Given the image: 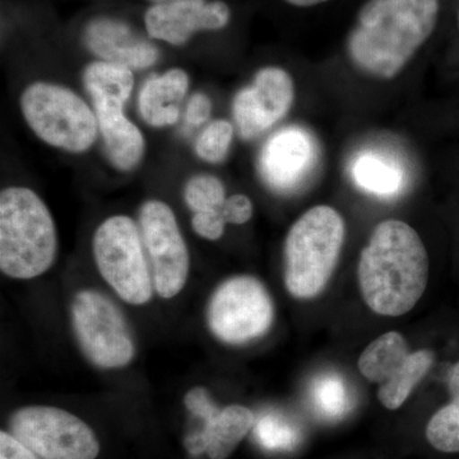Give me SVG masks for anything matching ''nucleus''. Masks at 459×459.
<instances>
[{
    "instance_id": "2f4dec72",
    "label": "nucleus",
    "mask_w": 459,
    "mask_h": 459,
    "mask_svg": "<svg viewBox=\"0 0 459 459\" xmlns=\"http://www.w3.org/2000/svg\"><path fill=\"white\" fill-rule=\"evenodd\" d=\"M153 4H161V3L174 2V0H150Z\"/></svg>"
},
{
    "instance_id": "6ab92c4d",
    "label": "nucleus",
    "mask_w": 459,
    "mask_h": 459,
    "mask_svg": "<svg viewBox=\"0 0 459 459\" xmlns=\"http://www.w3.org/2000/svg\"><path fill=\"white\" fill-rule=\"evenodd\" d=\"M356 186L377 197H394L404 186V172L398 164L377 153H361L351 169Z\"/></svg>"
},
{
    "instance_id": "a211bd4d",
    "label": "nucleus",
    "mask_w": 459,
    "mask_h": 459,
    "mask_svg": "<svg viewBox=\"0 0 459 459\" xmlns=\"http://www.w3.org/2000/svg\"><path fill=\"white\" fill-rule=\"evenodd\" d=\"M410 353L406 338L398 332H388L364 350L359 359V370L369 382L383 385L397 373Z\"/></svg>"
},
{
    "instance_id": "393cba45",
    "label": "nucleus",
    "mask_w": 459,
    "mask_h": 459,
    "mask_svg": "<svg viewBox=\"0 0 459 459\" xmlns=\"http://www.w3.org/2000/svg\"><path fill=\"white\" fill-rule=\"evenodd\" d=\"M256 442L272 452L291 451L299 442V433L294 425L276 413H267L255 424Z\"/></svg>"
},
{
    "instance_id": "ddd939ff",
    "label": "nucleus",
    "mask_w": 459,
    "mask_h": 459,
    "mask_svg": "<svg viewBox=\"0 0 459 459\" xmlns=\"http://www.w3.org/2000/svg\"><path fill=\"white\" fill-rule=\"evenodd\" d=\"M319 161V146L309 131L290 126L272 134L259 155L263 181L277 193H291L309 179Z\"/></svg>"
},
{
    "instance_id": "aec40b11",
    "label": "nucleus",
    "mask_w": 459,
    "mask_h": 459,
    "mask_svg": "<svg viewBox=\"0 0 459 459\" xmlns=\"http://www.w3.org/2000/svg\"><path fill=\"white\" fill-rule=\"evenodd\" d=\"M434 364V353L430 350L411 352L409 359L391 379L380 385L377 400L388 410L400 409L412 394L415 386L424 379Z\"/></svg>"
},
{
    "instance_id": "5701e85b",
    "label": "nucleus",
    "mask_w": 459,
    "mask_h": 459,
    "mask_svg": "<svg viewBox=\"0 0 459 459\" xmlns=\"http://www.w3.org/2000/svg\"><path fill=\"white\" fill-rule=\"evenodd\" d=\"M226 198L225 186L214 175H195L184 186V201L195 213L222 211Z\"/></svg>"
},
{
    "instance_id": "412c9836",
    "label": "nucleus",
    "mask_w": 459,
    "mask_h": 459,
    "mask_svg": "<svg viewBox=\"0 0 459 459\" xmlns=\"http://www.w3.org/2000/svg\"><path fill=\"white\" fill-rule=\"evenodd\" d=\"M313 406L325 419L342 418L351 407V394L346 380L337 374H323L314 380L312 389Z\"/></svg>"
},
{
    "instance_id": "a878e982",
    "label": "nucleus",
    "mask_w": 459,
    "mask_h": 459,
    "mask_svg": "<svg viewBox=\"0 0 459 459\" xmlns=\"http://www.w3.org/2000/svg\"><path fill=\"white\" fill-rule=\"evenodd\" d=\"M226 223L222 211L213 212H197L193 214L192 228L199 238L208 241H216L223 237Z\"/></svg>"
},
{
    "instance_id": "7ed1b4c3",
    "label": "nucleus",
    "mask_w": 459,
    "mask_h": 459,
    "mask_svg": "<svg viewBox=\"0 0 459 459\" xmlns=\"http://www.w3.org/2000/svg\"><path fill=\"white\" fill-rule=\"evenodd\" d=\"M57 255L56 226L35 190L14 186L0 193V270L13 280H33Z\"/></svg>"
},
{
    "instance_id": "c85d7f7f",
    "label": "nucleus",
    "mask_w": 459,
    "mask_h": 459,
    "mask_svg": "<svg viewBox=\"0 0 459 459\" xmlns=\"http://www.w3.org/2000/svg\"><path fill=\"white\" fill-rule=\"evenodd\" d=\"M0 459H40L8 431L0 433Z\"/></svg>"
},
{
    "instance_id": "2eb2a0df",
    "label": "nucleus",
    "mask_w": 459,
    "mask_h": 459,
    "mask_svg": "<svg viewBox=\"0 0 459 459\" xmlns=\"http://www.w3.org/2000/svg\"><path fill=\"white\" fill-rule=\"evenodd\" d=\"M87 49L101 62L131 71L151 68L159 62L160 51L152 42L134 31L128 23L113 17H98L84 27Z\"/></svg>"
},
{
    "instance_id": "6e6552de",
    "label": "nucleus",
    "mask_w": 459,
    "mask_h": 459,
    "mask_svg": "<svg viewBox=\"0 0 459 459\" xmlns=\"http://www.w3.org/2000/svg\"><path fill=\"white\" fill-rule=\"evenodd\" d=\"M72 325L77 342L100 369H122L135 355L134 340L122 310L96 290H82L72 301Z\"/></svg>"
},
{
    "instance_id": "4468645a",
    "label": "nucleus",
    "mask_w": 459,
    "mask_h": 459,
    "mask_svg": "<svg viewBox=\"0 0 459 459\" xmlns=\"http://www.w3.org/2000/svg\"><path fill=\"white\" fill-rule=\"evenodd\" d=\"M231 11L221 0H174L153 4L144 14L148 36L181 47L202 31H219L229 25Z\"/></svg>"
},
{
    "instance_id": "1a4fd4ad",
    "label": "nucleus",
    "mask_w": 459,
    "mask_h": 459,
    "mask_svg": "<svg viewBox=\"0 0 459 459\" xmlns=\"http://www.w3.org/2000/svg\"><path fill=\"white\" fill-rule=\"evenodd\" d=\"M273 319L270 292L261 281L246 274L223 281L207 307L210 331L228 344H244L264 336Z\"/></svg>"
},
{
    "instance_id": "39448f33",
    "label": "nucleus",
    "mask_w": 459,
    "mask_h": 459,
    "mask_svg": "<svg viewBox=\"0 0 459 459\" xmlns=\"http://www.w3.org/2000/svg\"><path fill=\"white\" fill-rule=\"evenodd\" d=\"M134 82L131 69L101 60L91 63L83 72L105 153L108 162L123 172L134 170L146 152L143 133L124 111Z\"/></svg>"
},
{
    "instance_id": "b1692460",
    "label": "nucleus",
    "mask_w": 459,
    "mask_h": 459,
    "mask_svg": "<svg viewBox=\"0 0 459 459\" xmlns=\"http://www.w3.org/2000/svg\"><path fill=\"white\" fill-rule=\"evenodd\" d=\"M234 140V126L225 119L208 123L195 141V155L208 164H221L228 159Z\"/></svg>"
},
{
    "instance_id": "4be33fe9",
    "label": "nucleus",
    "mask_w": 459,
    "mask_h": 459,
    "mask_svg": "<svg viewBox=\"0 0 459 459\" xmlns=\"http://www.w3.org/2000/svg\"><path fill=\"white\" fill-rule=\"evenodd\" d=\"M437 410L428 422L427 439L443 453H459V395Z\"/></svg>"
},
{
    "instance_id": "9d476101",
    "label": "nucleus",
    "mask_w": 459,
    "mask_h": 459,
    "mask_svg": "<svg viewBox=\"0 0 459 459\" xmlns=\"http://www.w3.org/2000/svg\"><path fill=\"white\" fill-rule=\"evenodd\" d=\"M9 428L40 459H96L100 455L92 429L59 407H22L11 416Z\"/></svg>"
},
{
    "instance_id": "f8f14e48",
    "label": "nucleus",
    "mask_w": 459,
    "mask_h": 459,
    "mask_svg": "<svg viewBox=\"0 0 459 459\" xmlns=\"http://www.w3.org/2000/svg\"><path fill=\"white\" fill-rule=\"evenodd\" d=\"M295 86L291 75L280 66L259 69L249 86L238 91L232 115L238 135L252 141L270 131L291 110Z\"/></svg>"
},
{
    "instance_id": "dca6fc26",
    "label": "nucleus",
    "mask_w": 459,
    "mask_h": 459,
    "mask_svg": "<svg viewBox=\"0 0 459 459\" xmlns=\"http://www.w3.org/2000/svg\"><path fill=\"white\" fill-rule=\"evenodd\" d=\"M202 421V430L186 439L188 451L192 455L205 453L211 459H228L255 428V418L247 407L231 404Z\"/></svg>"
},
{
    "instance_id": "f257e3e1",
    "label": "nucleus",
    "mask_w": 459,
    "mask_h": 459,
    "mask_svg": "<svg viewBox=\"0 0 459 459\" xmlns=\"http://www.w3.org/2000/svg\"><path fill=\"white\" fill-rule=\"evenodd\" d=\"M437 13V0H369L347 36V56L365 74L391 80L430 38Z\"/></svg>"
},
{
    "instance_id": "f3484780",
    "label": "nucleus",
    "mask_w": 459,
    "mask_h": 459,
    "mask_svg": "<svg viewBox=\"0 0 459 459\" xmlns=\"http://www.w3.org/2000/svg\"><path fill=\"white\" fill-rule=\"evenodd\" d=\"M189 84V75L181 68H171L165 74L148 78L138 96L142 119L153 128L177 124Z\"/></svg>"
},
{
    "instance_id": "9b49d317",
    "label": "nucleus",
    "mask_w": 459,
    "mask_h": 459,
    "mask_svg": "<svg viewBox=\"0 0 459 459\" xmlns=\"http://www.w3.org/2000/svg\"><path fill=\"white\" fill-rule=\"evenodd\" d=\"M140 229L157 294L175 298L188 281L190 255L174 211L160 199L144 202Z\"/></svg>"
},
{
    "instance_id": "0eeeda50",
    "label": "nucleus",
    "mask_w": 459,
    "mask_h": 459,
    "mask_svg": "<svg viewBox=\"0 0 459 459\" xmlns=\"http://www.w3.org/2000/svg\"><path fill=\"white\" fill-rule=\"evenodd\" d=\"M92 253L99 273L122 300L137 307L151 301L155 286L134 220L126 214L104 220L93 234Z\"/></svg>"
},
{
    "instance_id": "cd10ccee",
    "label": "nucleus",
    "mask_w": 459,
    "mask_h": 459,
    "mask_svg": "<svg viewBox=\"0 0 459 459\" xmlns=\"http://www.w3.org/2000/svg\"><path fill=\"white\" fill-rule=\"evenodd\" d=\"M212 114V100L204 92H197L189 99L186 105V122L190 126H202L210 120Z\"/></svg>"
},
{
    "instance_id": "20e7f679",
    "label": "nucleus",
    "mask_w": 459,
    "mask_h": 459,
    "mask_svg": "<svg viewBox=\"0 0 459 459\" xmlns=\"http://www.w3.org/2000/svg\"><path fill=\"white\" fill-rule=\"evenodd\" d=\"M342 216L329 205H316L289 230L283 247L285 285L296 299L316 298L336 270L344 243Z\"/></svg>"
},
{
    "instance_id": "7c9ffc66",
    "label": "nucleus",
    "mask_w": 459,
    "mask_h": 459,
    "mask_svg": "<svg viewBox=\"0 0 459 459\" xmlns=\"http://www.w3.org/2000/svg\"><path fill=\"white\" fill-rule=\"evenodd\" d=\"M285 2L295 5V7H313V5L322 4L327 0H285Z\"/></svg>"
},
{
    "instance_id": "bb28decb",
    "label": "nucleus",
    "mask_w": 459,
    "mask_h": 459,
    "mask_svg": "<svg viewBox=\"0 0 459 459\" xmlns=\"http://www.w3.org/2000/svg\"><path fill=\"white\" fill-rule=\"evenodd\" d=\"M253 212H255V207H253L252 199L241 193L230 195L222 205L223 219L226 223H231V225H244L249 222Z\"/></svg>"
},
{
    "instance_id": "c756f323",
    "label": "nucleus",
    "mask_w": 459,
    "mask_h": 459,
    "mask_svg": "<svg viewBox=\"0 0 459 459\" xmlns=\"http://www.w3.org/2000/svg\"><path fill=\"white\" fill-rule=\"evenodd\" d=\"M448 389L451 397L459 395V362L452 368L448 377Z\"/></svg>"
},
{
    "instance_id": "423d86ee",
    "label": "nucleus",
    "mask_w": 459,
    "mask_h": 459,
    "mask_svg": "<svg viewBox=\"0 0 459 459\" xmlns=\"http://www.w3.org/2000/svg\"><path fill=\"white\" fill-rule=\"evenodd\" d=\"M20 108L33 134L48 146L78 155L95 144V111L69 87L42 81L29 84L21 95Z\"/></svg>"
},
{
    "instance_id": "f03ea898",
    "label": "nucleus",
    "mask_w": 459,
    "mask_h": 459,
    "mask_svg": "<svg viewBox=\"0 0 459 459\" xmlns=\"http://www.w3.org/2000/svg\"><path fill=\"white\" fill-rule=\"evenodd\" d=\"M358 279L362 299L374 313H409L429 281L427 247L418 232L400 220L380 222L362 249Z\"/></svg>"
}]
</instances>
